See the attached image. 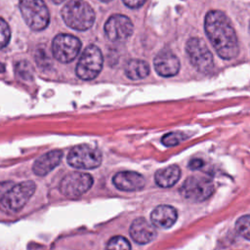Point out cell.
<instances>
[{"mask_svg": "<svg viewBox=\"0 0 250 250\" xmlns=\"http://www.w3.org/2000/svg\"><path fill=\"white\" fill-rule=\"evenodd\" d=\"M206 34L218 55L224 60H230L239 52L235 31L227 16L217 10L207 13L204 23Z\"/></svg>", "mask_w": 250, "mask_h": 250, "instance_id": "cell-1", "label": "cell"}, {"mask_svg": "<svg viewBox=\"0 0 250 250\" xmlns=\"http://www.w3.org/2000/svg\"><path fill=\"white\" fill-rule=\"evenodd\" d=\"M62 17L64 22L76 30L89 29L95 21L93 8L83 0H71L62 9Z\"/></svg>", "mask_w": 250, "mask_h": 250, "instance_id": "cell-2", "label": "cell"}, {"mask_svg": "<svg viewBox=\"0 0 250 250\" xmlns=\"http://www.w3.org/2000/svg\"><path fill=\"white\" fill-rule=\"evenodd\" d=\"M35 188L36 186L32 181L13 185L0 200L1 209L9 213L20 211L32 196Z\"/></svg>", "mask_w": 250, "mask_h": 250, "instance_id": "cell-3", "label": "cell"}, {"mask_svg": "<svg viewBox=\"0 0 250 250\" xmlns=\"http://www.w3.org/2000/svg\"><path fill=\"white\" fill-rule=\"evenodd\" d=\"M20 10L31 29L40 31L48 26L50 14L43 0H20Z\"/></svg>", "mask_w": 250, "mask_h": 250, "instance_id": "cell-4", "label": "cell"}, {"mask_svg": "<svg viewBox=\"0 0 250 250\" xmlns=\"http://www.w3.org/2000/svg\"><path fill=\"white\" fill-rule=\"evenodd\" d=\"M103 67V54L96 45H89L83 51L76 65V74L83 80H92Z\"/></svg>", "mask_w": 250, "mask_h": 250, "instance_id": "cell-5", "label": "cell"}, {"mask_svg": "<svg viewBox=\"0 0 250 250\" xmlns=\"http://www.w3.org/2000/svg\"><path fill=\"white\" fill-rule=\"evenodd\" d=\"M214 191L212 182L202 176L188 177L180 188L182 196L189 201L201 202L209 198Z\"/></svg>", "mask_w": 250, "mask_h": 250, "instance_id": "cell-6", "label": "cell"}, {"mask_svg": "<svg viewBox=\"0 0 250 250\" xmlns=\"http://www.w3.org/2000/svg\"><path fill=\"white\" fill-rule=\"evenodd\" d=\"M186 51L190 63L200 72L207 73L213 68V57L207 45L200 38L192 37L187 42Z\"/></svg>", "mask_w": 250, "mask_h": 250, "instance_id": "cell-7", "label": "cell"}, {"mask_svg": "<svg viewBox=\"0 0 250 250\" xmlns=\"http://www.w3.org/2000/svg\"><path fill=\"white\" fill-rule=\"evenodd\" d=\"M102 153L99 149L88 145H79L71 148L67 155L70 166L78 169H94L102 163Z\"/></svg>", "mask_w": 250, "mask_h": 250, "instance_id": "cell-8", "label": "cell"}, {"mask_svg": "<svg viewBox=\"0 0 250 250\" xmlns=\"http://www.w3.org/2000/svg\"><path fill=\"white\" fill-rule=\"evenodd\" d=\"M93 185L90 174L71 172L65 175L60 183V191L68 198H76L84 194Z\"/></svg>", "mask_w": 250, "mask_h": 250, "instance_id": "cell-9", "label": "cell"}, {"mask_svg": "<svg viewBox=\"0 0 250 250\" xmlns=\"http://www.w3.org/2000/svg\"><path fill=\"white\" fill-rule=\"evenodd\" d=\"M81 48L80 40L70 34L57 35L52 44L54 57L61 62H70L78 55Z\"/></svg>", "mask_w": 250, "mask_h": 250, "instance_id": "cell-10", "label": "cell"}, {"mask_svg": "<svg viewBox=\"0 0 250 250\" xmlns=\"http://www.w3.org/2000/svg\"><path fill=\"white\" fill-rule=\"evenodd\" d=\"M133 23L124 15H112L104 24L106 37L112 42H123L133 33Z\"/></svg>", "mask_w": 250, "mask_h": 250, "instance_id": "cell-11", "label": "cell"}, {"mask_svg": "<svg viewBox=\"0 0 250 250\" xmlns=\"http://www.w3.org/2000/svg\"><path fill=\"white\" fill-rule=\"evenodd\" d=\"M114 187L124 191H136L145 187V178L134 171H122L116 173L112 178Z\"/></svg>", "mask_w": 250, "mask_h": 250, "instance_id": "cell-12", "label": "cell"}, {"mask_svg": "<svg viewBox=\"0 0 250 250\" xmlns=\"http://www.w3.org/2000/svg\"><path fill=\"white\" fill-rule=\"evenodd\" d=\"M154 68L160 76H174L180 69V62L172 52L162 50L154 58Z\"/></svg>", "mask_w": 250, "mask_h": 250, "instance_id": "cell-13", "label": "cell"}, {"mask_svg": "<svg viewBox=\"0 0 250 250\" xmlns=\"http://www.w3.org/2000/svg\"><path fill=\"white\" fill-rule=\"evenodd\" d=\"M156 234L154 225L150 224L145 218H137L131 224L130 235L139 244H146L152 241Z\"/></svg>", "mask_w": 250, "mask_h": 250, "instance_id": "cell-14", "label": "cell"}, {"mask_svg": "<svg viewBox=\"0 0 250 250\" xmlns=\"http://www.w3.org/2000/svg\"><path fill=\"white\" fill-rule=\"evenodd\" d=\"M62 157V150L54 149L38 157L32 166V171L37 176H45L60 164Z\"/></svg>", "mask_w": 250, "mask_h": 250, "instance_id": "cell-15", "label": "cell"}, {"mask_svg": "<svg viewBox=\"0 0 250 250\" xmlns=\"http://www.w3.org/2000/svg\"><path fill=\"white\" fill-rule=\"evenodd\" d=\"M177 210L170 205H159L150 214L151 223L160 229L171 228L177 221Z\"/></svg>", "mask_w": 250, "mask_h": 250, "instance_id": "cell-16", "label": "cell"}, {"mask_svg": "<svg viewBox=\"0 0 250 250\" xmlns=\"http://www.w3.org/2000/svg\"><path fill=\"white\" fill-rule=\"evenodd\" d=\"M181 177V169L177 165H170L159 169L154 175V181L161 188L173 187Z\"/></svg>", "mask_w": 250, "mask_h": 250, "instance_id": "cell-17", "label": "cell"}, {"mask_svg": "<svg viewBox=\"0 0 250 250\" xmlns=\"http://www.w3.org/2000/svg\"><path fill=\"white\" fill-rule=\"evenodd\" d=\"M149 73V65L143 60H130L125 65V74L128 78L133 80L143 79Z\"/></svg>", "mask_w": 250, "mask_h": 250, "instance_id": "cell-18", "label": "cell"}, {"mask_svg": "<svg viewBox=\"0 0 250 250\" xmlns=\"http://www.w3.org/2000/svg\"><path fill=\"white\" fill-rule=\"evenodd\" d=\"M105 250H131V245L127 238L116 235L108 240Z\"/></svg>", "mask_w": 250, "mask_h": 250, "instance_id": "cell-19", "label": "cell"}, {"mask_svg": "<svg viewBox=\"0 0 250 250\" xmlns=\"http://www.w3.org/2000/svg\"><path fill=\"white\" fill-rule=\"evenodd\" d=\"M235 229L244 238L250 240V215L238 218L235 223Z\"/></svg>", "mask_w": 250, "mask_h": 250, "instance_id": "cell-20", "label": "cell"}, {"mask_svg": "<svg viewBox=\"0 0 250 250\" xmlns=\"http://www.w3.org/2000/svg\"><path fill=\"white\" fill-rule=\"evenodd\" d=\"M187 138H188L187 135H185L182 132H171L164 135L161 139V142L163 145L167 146H177L178 144L185 141Z\"/></svg>", "mask_w": 250, "mask_h": 250, "instance_id": "cell-21", "label": "cell"}, {"mask_svg": "<svg viewBox=\"0 0 250 250\" xmlns=\"http://www.w3.org/2000/svg\"><path fill=\"white\" fill-rule=\"evenodd\" d=\"M11 38V30L8 23L0 18V49L7 46Z\"/></svg>", "mask_w": 250, "mask_h": 250, "instance_id": "cell-22", "label": "cell"}, {"mask_svg": "<svg viewBox=\"0 0 250 250\" xmlns=\"http://www.w3.org/2000/svg\"><path fill=\"white\" fill-rule=\"evenodd\" d=\"M29 66V64L26 62H19L18 64H17V71H18V73L21 75V76H22V73H24L23 74V77L26 79V78H28V77H30V70H25L27 67Z\"/></svg>", "mask_w": 250, "mask_h": 250, "instance_id": "cell-23", "label": "cell"}, {"mask_svg": "<svg viewBox=\"0 0 250 250\" xmlns=\"http://www.w3.org/2000/svg\"><path fill=\"white\" fill-rule=\"evenodd\" d=\"M123 2L129 8L135 9V8L141 7L146 2V0H123Z\"/></svg>", "mask_w": 250, "mask_h": 250, "instance_id": "cell-24", "label": "cell"}, {"mask_svg": "<svg viewBox=\"0 0 250 250\" xmlns=\"http://www.w3.org/2000/svg\"><path fill=\"white\" fill-rule=\"evenodd\" d=\"M203 161L199 158H195V159H191L188 163V167L190 170H197L200 169L203 166Z\"/></svg>", "mask_w": 250, "mask_h": 250, "instance_id": "cell-25", "label": "cell"}, {"mask_svg": "<svg viewBox=\"0 0 250 250\" xmlns=\"http://www.w3.org/2000/svg\"><path fill=\"white\" fill-rule=\"evenodd\" d=\"M13 186V183L11 182H4L0 183V200L3 197V195L7 192V190Z\"/></svg>", "mask_w": 250, "mask_h": 250, "instance_id": "cell-26", "label": "cell"}, {"mask_svg": "<svg viewBox=\"0 0 250 250\" xmlns=\"http://www.w3.org/2000/svg\"><path fill=\"white\" fill-rule=\"evenodd\" d=\"M4 71H5V65L0 62V73H2V72H4Z\"/></svg>", "mask_w": 250, "mask_h": 250, "instance_id": "cell-27", "label": "cell"}, {"mask_svg": "<svg viewBox=\"0 0 250 250\" xmlns=\"http://www.w3.org/2000/svg\"><path fill=\"white\" fill-rule=\"evenodd\" d=\"M52 2H54V3H56V4H60V3H62V2H63L64 0H51Z\"/></svg>", "mask_w": 250, "mask_h": 250, "instance_id": "cell-28", "label": "cell"}, {"mask_svg": "<svg viewBox=\"0 0 250 250\" xmlns=\"http://www.w3.org/2000/svg\"><path fill=\"white\" fill-rule=\"evenodd\" d=\"M101 1H103V2H109V1H111V0H101Z\"/></svg>", "mask_w": 250, "mask_h": 250, "instance_id": "cell-29", "label": "cell"}, {"mask_svg": "<svg viewBox=\"0 0 250 250\" xmlns=\"http://www.w3.org/2000/svg\"><path fill=\"white\" fill-rule=\"evenodd\" d=\"M249 31H250V23H249Z\"/></svg>", "mask_w": 250, "mask_h": 250, "instance_id": "cell-30", "label": "cell"}]
</instances>
